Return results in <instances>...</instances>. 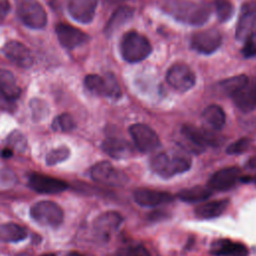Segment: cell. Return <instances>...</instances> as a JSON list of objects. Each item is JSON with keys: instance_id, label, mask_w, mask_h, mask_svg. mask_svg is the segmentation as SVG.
<instances>
[{"instance_id": "obj_11", "label": "cell", "mask_w": 256, "mask_h": 256, "mask_svg": "<svg viewBox=\"0 0 256 256\" xmlns=\"http://www.w3.org/2000/svg\"><path fill=\"white\" fill-rule=\"evenodd\" d=\"M222 37L217 29L210 28L198 31L191 37V47L198 53L211 54L221 45Z\"/></svg>"}, {"instance_id": "obj_32", "label": "cell", "mask_w": 256, "mask_h": 256, "mask_svg": "<svg viewBox=\"0 0 256 256\" xmlns=\"http://www.w3.org/2000/svg\"><path fill=\"white\" fill-rule=\"evenodd\" d=\"M70 155V150L66 146H61L59 148L51 150L46 155V164L47 165H55L60 162L65 161Z\"/></svg>"}, {"instance_id": "obj_28", "label": "cell", "mask_w": 256, "mask_h": 256, "mask_svg": "<svg viewBox=\"0 0 256 256\" xmlns=\"http://www.w3.org/2000/svg\"><path fill=\"white\" fill-rule=\"evenodd\" d=\"M27 231L16 223H4L0 225V240L5 242H19L25 239Z\"/></svg>"}, {"instance_id": "obj_13", "label": "cell", "mask_w": 256, "mask_h": 256, "mask_svg": "<svg viewBox=\"0 0 256 256\" xmlns=\"http://www.w3.org/2000/svg\"><path fill=\"white\" fill-rule=\"evenodd\" d=\"M55 31L59 42L67 49H74L86 43L89 39L86 33L67 23H58Z\"/></svg>"}, {"instance_id": "obj_29", "label": "cell", "mask_w": 256, "mask_h": 256, "mask_svg": "<svg viewBox=\"0 0 256 256\" xmlns=\"http://www.w3.org/2000/svg\"><path fill=\"white\" fill-rule=\"evenodd\" d=\"M215 10L220 22L228 21L234 13V7L229 0H215Z\"/></svg>"}, {"instance_id": "obj_31", "label": "cell", "mask_w": 256, "mask_h": 256, "mask_svg": "<svg viewBox=\"0 0 256 256\" xmlns=\"http://www.w3.org/2000/svg\"><path fill=\"white\" fill-rule=\"evenodd\" d=\"M248 81L249 79L247 78L246 75H238L222 81L220 83V87L223 89L224 92H226L230 96L234 91H236L238 88L246 84Z\"/></svg>"}, {"instance_id": "obj_9", "label": "cell", "mask_w": 256, "mask_h": 256, "mask_svg": "<svg viewBox=\"0 0 256 256\" xmlns=\"http://www.w3.org/2000/svg\"><path fill=\"white\" fill-rule=\"evenodd\" d=\"M129 132L135 146L143 153L153 152L161 145L160 139L156 132L145 124L136 123L130 126Z\"/></svg>"}, {"instance_id": "obj_21", "label": "cell", "mask_w": 256, "mask_h": 256, "mask_svg": "<svg viewBox=\"0 0 256 256\" xmlns=\"http://www.w3.org/2000/svg\"><path fill=\"white\" fill-rule=\"evenodd\" d=\"M103 151L112 158L125 159L133 154L132 145L125 139L110 137L102 143Z\"/></svg>"}, {"instance_id": "obj_2", "label": "cell", "mask_w": 256, "mask_h": 256, "mask_svg": "<svg viewBox=\"0 0 256 256\" xmlns=\"http://www.w3.org/2000/svg\"><path fill=\"white\" fill-rule=\"evenodd\" d=\"M150 167L159 176L170 178L189 170L191 159L179 152H161L151 158Z\"/></svg>"}, {"instance_id": "obj_33", "label": "cell", "mask_w": 256, "mask_h": 256, "mask_svg": "<svg viewBox=\"0 0 256 256\" xmlns=\"http://www.w3.org/2000/svg\"><path fill=\"white\" fill-rule=\"evenodd\" d=\"M251 141L248 138H241L235 142H233L232 144H230L227 149L226 152L230 155H237V154H242L245 151L248 150V148L250 147Z\"/></svg>"}, {"instance_id": "obj_36", "label": "cell", "mask_w": 256, "mask_h": 256, "mask_svg": "<svg viewBox=\"0 0 256 256\" xmlns=\"http://www.w3.org/2000/svg\"><path fill=\"white\" fill-rule=\"evenodd\" d=\"M10 9V4L8 0H0V19L4 18Z\"/></svg>"}, {"instance_id": "obj_25", "label": "cell", "mask_w": 256, "mask_h": 256, "mask_svg": "<svg viewBox=\"0 0 256 256\" xmlns=\"http://www.w3.org/2000/svg\"><path fill=\"white\" fill-rule=\"evenodd\" d=\"M228 203L229 202L226 199L206 202L201 205H198L195 208L194 213H195L196 217H198L200 219L216 218V217L220 216L226 210Z\"/></svg>"}, {"instance_id": "obj_4", "label": "cell", "mask_w": 256, "mask_h": 256, "mask_svg": "<svg viewBox=\"0 0 256 256\" xmlns=\"http://www.w3.org/2000/svg\"><path fill=\"white\" fill-rule=\"evenodd\" d=\"M84 85L90 92L99 96L118 99L122 95L120 85L112 73H106L104 76L89 74L84 79Z\"/></svg>"}, {"instance_id": "obj_1", "label": "cell", "mask_w": 256, "mask_h": 256, "mask_svg": "<svg viewBox=\"0 0 256 256\" xmlns=\"http://www.w3.org/2000/svg\"><path fill=\"white\" fill-rule=\"evenodd\" d=\"M162 7L174 19L194 26L203 25L210 16V7L201 0H165Z\"/></svg>"}, {"instance_id": "obj_16", "label": "cell", "mask_w": 256, "mask_h": 256, "mask_svg": "<svg viewBox=\"0 0 256 256\" xmlns=\"http://www.w3.org/2000/svg\"><path fill=\"white\" fill-rule=\"evenodd\" d=\"M134 200L144 207H155L161 204L170 203L174 197L168 192L154 190L150 188H137L133 192Z\"/></svg>"}, {"instance_id": "obj_15", "label": "cell", "mask_w": 256, "mask_h": 256, "mask_svg": "<svg viewBox=\"0 0 256 256\" xmlns=\"http://www.w3.org/2000/svg\"><path fill=\"white\" fill-rule=\"evenodd\" d=\"M2 52L11 62L22 68H29L33 64L31 51L19 41L10 40L6 42L2 48Z\"/></svg>"}, {"instance_id": "obj_3", "label": "cell", "mask_w": 256, "mask_h": 256, "mask_svg": "<svg viewBox=\"0 0 256 256\" xmlns=\"http://www.w3.org/2000/svg\"><path fill=\"white\" fill-rule=\"evenodd\" d=\"M120 51L123 59L129 63L144 60L152 51L149 40L136 31L125 33L120 41Z\"/></svg>"}, {"instance_id": "obj_23", "label": "cell", "mask_w": 256, "mask_h": 256, "mask_svg": "<svg viewBox=\"0 0 256 256\" xmlns=\"http://www.w3.org/2000/svg\"><path fill=\"white\" fill-rule=\"evenodd\" d=\"M203 122L212 130H221L225 124L226 116L223 109L216 104L207 106L202 112Z\"/></svg>"}, {"instance_id": "obj_19", "label": "cell", "mask_w": 256, "mask_h": 256, "mask_svg": "<svg viewBox=\"0 0 256 256\" xmlns=\"http://www.w3.org/2000/svg\"><path fill=\"white\" fill-rule=\"evenodd\" d=\"M239 177L240 170L237 167H226L211 175L207 187L211 190L225 191L233 187Z\"/></svg>"}, {"instance_id": "obj_34", "label": "cell", "mask_w": 256, "mask_h": 256, "mask_svg": "<svg viewBox=\"0 0 256 256\" xmlns=\"http://www.w3.org/2000/svg\"><path fill=\"white\" fill-rule=\"evenodd\" d=\"M31 111L33 114V117L36 118L37 120H41L43 119L48 113H49V109H47V105L39 99H33L31 101Z\"/></svg>"}, {"instance_id": "obj_20", "label": "cell", "mask_w": 256, "mask_h": 256, "mask_svg": "<svg viewBox=\"0 0 256 256\" xmlns=\"http://www.w3.org/2000/svg\"><path fill=\"white\" fill-rule=\"evenodd\" d=\"M97 7V0H68V12L73 19L80 23H90Z\"/></svg>"}, {"instance_id": "obj_14", "label": "cell", "mask_w": 256, "mask_h": 256, "mask_svg": "<svg viewBox=\"0 0 256 256\" xmlns=\"http://www.w3.org/2000/svg\"><path fill=\"white\" fill-rule=\"evenodd\" d=\"M29 186L34 191L43 194H56L68 188L65 181L38 173H33L29 177Z\"/></svg>"}, {"instance_id": "obj_27", "label": "cell", "mask_w": 256, "mask_h": 256, "mask_svg": "<svg viewBox=\"0 0 256 256\" xmlns=\"http://www.w3.org/2000/svg\"><path fill=\"white\" fill-rule=\"evenodd\" d=\"M133 17V9L128 6L119 7L111 16L105 26V34L110 36L116 29L128 22Z\"/></svg>"}, {"instance_id": "obj_26", "label": "cell", "mask_w": 256, "mask_h": 256, "mask_svg": "<svg viewBox=\"0 0 256 256\" xmlns=\"http://www.w3.org/2000/svg\"><path fill=\"white\" fill-rule=\"evenodd\" d=\"M212 194V190L206 186H193L189 188H184L181 189L177 193V197L183 201V202H188V203H194V202H199L208 199Z\"/></svg>"}, {"instance_id": "obj_24", "label": "cell", "mask_w": 256, "mask_h": 256, "mask_svg": "<svg viewBox=\"0 0 256 256\" xmlns=\"http://www.w3.org/2000/svg\"><path fill=\"white\" fill-rule=\"evenodd\" d=\"M0 92L8 100H15L21 94V89L9 70L0 69Z\"/></svg>"}, {"instance_id": "obj_30", "label": "cell", "mask_w": 256, "mask_h": 256, "mask_svg": "<svg viewBox=\"0 0 256 256\" xmlns=\"http://www.w3.org/2000/svg\"><path fill=\"white\" fill-rule=\"evenodd\" d=\"M75 127V122L72 116L68 113H62L56 118H54L52 122V128L55 131L61 132H69L73 130Z\"/></svg>"}, {"instance_id": "obj_22", "label": "cell", "mask_w": 256, "mask_h": 256, "mask_svg": "<svg viewBox=\"0 0 256 256\" xmlns=\"http://www.w3.org/2000/svg\"><path fill=\"white\" fill-rule=\"evenodd\" d=\"M211 253L217 256H247L248 250L242 243L223 239L212 245Z\"/></svg>"}, {"instance_id": "obj_38", "label": "cell", "mask_w": 256, "mask_h": 256, "mask_svg": "<svg viewBox=\"0 0 256 256\" xmlns=\"http://www.w3.org/2000/svg\"><path fill=\"white\" fill-rule=\"evenodd\" d=\"M106 1L109 3H119V2H123L125 0H106Z\"/></svg>"}, {"instance_id": "obj_40", "label": "cell", "mask_w": 256, "mask_h": 256, "mask_svg": "<svg viewBox=\"0 0 256 256\" xmlns=\"http://www.w3.org/2000/svg\"><path fill=\"white\" fill-rule=\"evenodd\" d=\"M255 182H256V178H255Z\"/></svg>"}, {"instance_id": "obj_18", "label": "cell", "mask_w": 256, "mask_h": 256, "mask_svg": "<svg viewBox=\"0 0 256 256\" xmlns=\"http://www.w3.org/2000/svg\"><path fill=\"white\" fill-rule=\"evenodd\" d=\"M230 97L234 104L243 112H250L256 108V79L249 80L246 84L234 91Z\"/></svg>"}, {"instance_id": "obj_5", "label": "cell", "mask_w": 256, "mask_h": 256, "mask_svg": "<svg viewBox=\"0 0 256 256\" xmlns=\"http://www.w3.org/2000/svg\"><path fill=\"white\" fill-rule=\"evenodd\" d=\"M30 215L34 221L43 226L58 227L63 221V211L61 207L52 201H40L35 203L30 209Z\"/></svg>"}, {"instance_id": "obj_17", "label": "cell", "mask_w": 256, "mask_h": 256, "mask_svg": "<svg viewBox=\"0 0 256 256\" xmlns=\"http://www.w3.org/2000/svg\"><path fill=\"white\" fill-rule=\"evenodd\" d=\"M122 223V217L114 211L105 212L99 215L94 222V230L102 240H109L118 230Z\"/></svg>"}, {"instance_id": "obj_8", "label": "cell", "mask_w": 256, "mask_h": 256, "mask_svg": "<svg viewBox=\"0 0 256 256\" xmlns=\"http://www.w3.org/2000/svg\"><path fill=\"white\" fill-rule=\"evenodd\" d=\"M256 35V2H245L240 10L235 36L240 41Z\"/></svg>"}, {"instance_id": "obj_12", "label": "cell", "mask_w": 256, "mask_h": 256, "mask_svg": "<svg viewBox=\"0 0 256 256\" xmlns=\"http://www.w3.org/2000/svg\"><path fill=\"white\" fill-rule=\"evenodd\" d=\"M182 134L195 147L203 150L206 147H217L221 144V139L216 134L192 125H184Z\"/></svg>"}, {"instance_id": "obj_7", "label": "cell", "mask_w": 256, "mask_h": 256, "mask_svg": "<svg viewBox=\"0 0 256 256\" xmlns=\"http://www.w3.org/2000/svg\"><path fill=\"white\" fill-rule=\"evenodd\" d=\"M91 177L95 182L109 186H124L128 182L126 174L108 161L96 163L91 168Z\"/></svg>"}, {"instance_id": "obj_39", "label": "cell", "mask_w": 256, "mask_h": 256, "mask_svg": "<svg viewBox=\"0 0 256 256\" xmlns=\"http://www.w3.org/2000/svg\"><path fill=\"white\" fill-rule=\"evenodd\" d=\"M41 256H55V255L52 254V253H50V254H43V255H41Z\"/></svg>"}, {"instance_id": "obj_6", "label": "cell", "mask_w": 256, "mask_h": 256, "mask_svg": "<svg viewBox=\"0 0 256 256\" xmlns=\"http://www.w3.org/2000/svg\"><path fill=\"white\" fill-rule=\"evenodd\" d=\"M18 16L32 29H41L47 23L46 11L38 0H22L18 6Z\"/></svg>"}, {"instance_id": "obj_10", "label": "cell", "mask_w": 256, "mask_h": 256, "mask_svg": "<svg viewBox=\"0 0 256 256\" xmlns=\"http://www.w3.org/2000/svg\"><path fill=\"white\" fill-rule=\"evenodd\" d=\"M166 79L174 89L180 92H185L195 85L196 76L188 65L178 62L169 68Z\"/></svg>"}, {"instance_id": "obj_37", "label": "cell", "mask_w": 256, "mask_h": 256, "mask_svg": "<svg viewBox=\"0 0 256 256\" xmlns=\"http://www.w3.org/2000/svg\"><path fill=\"white\" fill-rule=\"evenodd\" d=\"M1 154H2V156H3V157L8 158V157H11V156H12L13 152H12V150H11V149H9V148H5V149H3V150H2Z\"/></svg>"}, {"instance_id": "obj_35", "label": "cell", "mask_w": 256, "mask_h": 256, "mask_svg": "<svg viewBox=\"0 0 256 256\" xmlns=\"http://www.w3.org/2000/svg\"><path fill=\"white\" fill-rule=\"evenodd\" d=\"M244 47L242 49V53L245 57H253L256 55V35L248 38L244 41Z\"/></svg>"}]
</instances>
